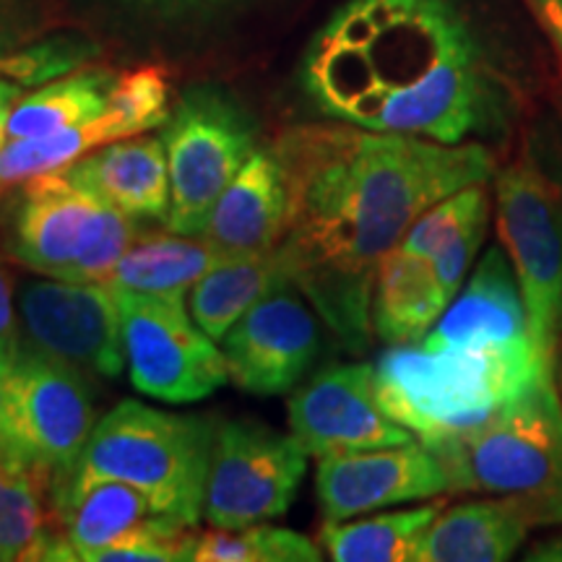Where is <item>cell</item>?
Here are the masks:
<instances>
[{"label": "cell", "mask_w": 562, "mask_h": 562, "mask_svg": "<svg viewBox=\"0 0 562 562\" xmlns=\"http://www.w3.org/2000/svg\"><path fill=\"white\" fill-rule=\"evenodd\" d=\"M290 195L279 258L328 331L351 351L372 341L378 266L427 209L490 182L484 140H440L326 121L284 131L271 144Z\"/></svg>", "instance_id": "obj_1"}, {"label": "cell", "mask_w": 562, "mask_h": 562, "mask_svg": "<svg viewBox=\"0 0 562 562\" xmlns=\"http://www.w3.org/2000/svg\"><path fill=\"white\" fill-rule=\"evenodd\" d=\"M300 87L326 121L463 144L521 108L467 0H347L307 42Z\"/></svg>", "instance_id": "obj_2"}, {"label": "cell", "mask_w": 562, "mask_h": 562, "mask_svg": "<svg viewBox=\"0 0 562 562\" xmlns=\"http://www.w3.org/2000/svg\"><path fill=\"white\" fill-rule=\"evenodd\" d=\"M375 378L385 412L435 446L487 425L558 375L531 339L508 256L490 248L430 331L383 351Z\"/></svg>", "instance_id": "obj_3"}, {"label": "cell", "mask_w": 562, "mask_h": 562, "mask_svg": "<svg viewBox=\"0 0 562 562\" xmlns=\"http://www.w3.org/2000/svg\"><path fill=\"white\" fill-rule=\"evenodd\" d=\"M214 438L216 427L206 417L125 398L97 422L70 474L131 484L159 513L195 526L203 518Z\"/></svg>", "instance_id": "obj_4"}, {"label": "cell", "mask_w": 562, "mask_h": 562, "mask_svg": "<svg viewBox=\"0 0 562 562\" xmlns=\"http://www.w3.org/2000/svg\"><path fill=\"white\" fill-rule=\"evenodd\" d=\"M5 193V250L40 277L108 284L138 237L136 220L83 191L63 170Z\"/></svg>", "instance_id": "obj_5"}, {"label": "cell", "mask_w": 562, "mask_h": 562, "mask_svg": "<svg viewBox=\"0 0 562 562\" xmlns=\"http://www.w3.org/2000/svg\"><path fill=\"white\" fill-rule=\"evenodd\" d=\"M495 224L521 292L531 339L558 375L562 344V180L529 133L495 172Z\"/></svg>", "instance_id": "obj_6"}, {"label": "cell", "mask_w": 562, "mask_h": 562, "mask_svg": "<svg viewBox=\"0 0 562 562\" xmlns=\"http://www.w3.org/2000/svg\"><path fill=\"white\" fill-rule=\"evenodd\" d=\"M456 495H529L562 508V393L544 378L501 417L427 446Z\"/></svg>", "instance_id": "obj_7"}, {"label": "cell", "mask_w": 562, "mask_h": 562, "mask_svg": "<svg viewBox=\"0 0 562 562\" xmlns=\"http://www.w3.org/2000/svg\"><path fill=\"white\" fill-rule=\"evenodd\" d=\"M170 165L172 206L165 227L201 235L216 201L258 149L243 104L216 83L188 87L159 128Z\"/></svg>", "instance_id": "obj_8"}, {"label": "cell", "mask_w": 562, "mask_h": 562, "mask_svg": "<svg viewBox=\"0 0 562 562\" xmlns=\"http://www.w3.org/2000/svg\"><path fill=\"white\" fill-rule=\"evenodd\" d=\"M133 389L165 404L203 402L229 381L224 351L193 321L186 300L117 290Z\"/></svg>", "instance_id": "obj_9"}, {"label": "cell", "mask_w": 562, "mask_h": 562, "mask_svg": "<svg viewBox=\"0 0 562 562\" xmlns=\"http://www.w3.org/2000/svg\"><path fill=\"white\" fill-rule=\"evenodd\" d=\"M307 472V453L294 435L252 419L216 427L203 521L214 529L271 521L292 508Z\"/></svg>", "instance_id": "obj_10"}, {"label": "cell", "mask_w": 562, "mask_h": 562, "mask_svg": "<svg viewBox=\"0 0 562 562\" xmlns=\"http://www.w3.org/2000/svg\"><path fill=\"white\" fill-rule=\"evenodd\" d=\"M24 341L87 378H117L125 370L121 302L112 284L42 277L19 290Z\"/></svg>", "instance_id": "obj_11"}, {"label": "cell", "mask_w": 562, "mask_h": 562, "mask_svg": "<svg viewBox=\"0 0 562 562\" xmlns=\"http://www.w3.org/2000/svg\"><path fill=\"white\" fill-rule=\"evenodd\" d=\"M11 391L32 472L53 490L74 472L100 422L89 378L24 341L11 362Z\"/></svg>", "instance_id": "obj_12"}, {"label": "cell", "mask_w": 562, "mask_h": 562, "mask_svg": "<svg viewBox=\"0 0 562 562\" xmlns=\"http://www.w3.org/2000/svg\"><path fill=\"white\" fill-rule=\"evenodd\" d=\"M321 318L292 281L266 294L222 339L229 381L256 396L300 385L318 360Z\"/></svg>", "instance_id": "obj_13"}, {"label": "cell", "mask_w": 562, "mask_h": 562, "mask_svg": "<svg viewBox=\"0 0 562 562\" xmlns=\"http://www.w3.org/2000/svg\"><path fill=\"white\" fill-rule=\"evenodd\" d=\"M290 432L313 459L417 440L385 412L375 364H339L318 372L290 398Z\"/></svg>", "instance_id": "obj_14"}, {"label": "cell", "mask_w": 562, "mask_h": 562, "mask_svg": "<svg viewBox=\"0 0 562 562\" xmlns=\"http://www.w3.org/2000/svg\"><path fill=\"white\" fill-rule=\"evenodd\" d=\"M448 492L442 463L422 440L321 456L315 497L323 521H347Z\"/></svg>", "instance_id": "obj_15"}, {"label": "cell", "mask_w": 562, "mask_h": 562, "mask_svg": "<svg viewBox=\"0 0 562 562\" xmlns=\"http://www.w3.org/2000/svg\"><path fill=\"white\" fill-rule=\"evenodd\" d=\"M562 526V508L544 497L476 495L442 508L419 547V562H505L533 529Z\"/></svg>", "instance_id": "obj_16"}, {"label": "cell", "mask_w": 562, "mask_h": 562, "mask_svg": "<svg viewBox=\"0 0 562 562\" xmlns=\"http://www.w3.org/2000/svg\"><path fill=\"white\" fill-rule=\"evenodd\" d=\"M50 501L66 542V562H94L112 544L180 521L154 508L140 490L108 476L70 474L50 490Z\"/></svg>", "instance_id": "obj_17"}, {"label": "cell", "mask_w": 562, "mask_h": 562, "mask_svg": "<svg viewBox=\"0 0 562 562\" xmlns=\"http://www.w3.org/2000/svg\"><path fill=\"white\" fill-rule=\"evenodd\" d=\"M76 186L131 220L167 222L172 206L170 165L161 136H128L83 154L66 170Z\"/></svg>", "instance_id": "obj_18"}, {"label": "cell", "mask_w": 562, "mask_h": 562, "mask_svg": "<svg viewBox=\"0 0 562 562\" xmlns=\"http://www.w3.org/2000/svg\"><path fill=\"white\" fill-rule=\"evenodd\" d=\"M290 216L281 161L271 146H258L216 201L201 237L227 256L277 250Z\"/></svg>", "instance_id": "obj_19"}, {"label": "cell", "mask_w": 562, "mask_h": 562, "mask_svg": "<svg viewBox=\"0 0 562 562\" xmlns=\"http://www.w3.org/2000/svg\"><path fill=\"white\" fill-rule=\"evenodd\" d=\"M451 300L430 258L396 245L378 266L372 284V334L385 347L419 341L440 321Z\"/></svg>", "instance_id": "obj_20"}, {"label": "cell", "mask_w": 562, "mask_h": 562, "mask_svg": "<svg viewBox=\"0 0 562 562\" xmlns=\"http://www.w3.org/2000/svg\"><path fill=\"white\" fill-rule=\"evenodd\" d=\"M490 211V182H474L427 209L404 235V248L430 258L451 297L459 294L487 237Z\"/></svg>", "instance_id": "obj_21"}, {"label": "cell", "mask_w": 562, "mask_h": 562, "mask_svg": "<svg viewBox=\"0 0 562 562\" xmlns=\"http://www.w3.org/2000/svg\"><path fill=\"white\" fill-rule=\"evenodd\" d=\"M224 258L227 252L214 248L201 235H180L172 229L154 235L138 232L108 284L117 290L188 300L195 281L206 277Z\"/></svg>", "instance_id": "obj_22"}, {"label": "cell", "mask_w": 562, "mask_h": 562, "mask_svg": "<svg viewBox=\"0 0 562 562\" xmlns=\"http://www.w3.org/2000/svg\"><path fill=\"white\" fill-rule=\"evenodd\" d=\"M284 281H290V277H286L279 250L227 256L206 277L195 281L188 294V311L211 339L222 341L258 300Z\"/></svg>", "instance_id": "obj_23"}, {"label": "cell", "mask_w": 562, "mask_h": 562, "mask_svg": "<svg viewBox=\"0 0 562 562\" xmlns=\"http://www.w3.org/2000/svg\"><path fill=\"white\" fill-rule=\"evenodd\" d=\"M446 501L417 508L323 521L321 547L334 562H419V547Z\"/></svg>", "instance_id": "obj_24"}, {"label": "cell", "mask_w": 562, "mask_h": 562, "mask_svg": "<svg viewBox=\"0 0 562 562\" xmlns=\"http://www.w3.org/2000/svg\"><path fill=\"white\" fill-rule=\"evenodd\" d=\"M117 76L121 74L110 68L83 66L74 74L24 91L13 104L5 133L9 138H30L94 121L108 110Z\"/></svg>", "instance_id": "obj_25"}, {"label": "cell", "mask_w": 562, "mask_h": 562, "mask_svg": "<svg viewBox=\"0 0 562 562\" xmlns=\"http://www.w3.org/2000/svg\"><path fill=\"white\" fill-rule=\"evenodd\" d=\"M47 484L0 461V550L11 560L66 562V542L45 505Z\"/></svg>", "instance_id": "obj_26"}, {"label": "cell", "mask_w": 562, "mask_h": 562, "mask_svg": "<svg viewBox=\"0 0 562 562\" xmlns=\"http://www.w3.org/2000/svg\"><path fill=\"white\" fill-rule=\"evenodd\" d=\"M323 547L305 533L271 524H250L240 529H214L195 533L191 562H318Z\"/></svg>", "instance_id": "obj_27"}, {"label": "cell", "mask_w": 562, "mask_h": 562, "mask_svg": "<svg viewBox=\"0 0 562 562\" xmlns=\"http://www.w3.org/2000/svg\"><path fill=\"white\" fill-rule=\"evenodd\" d=\"M100 55L94 40L76 32H47L19 47L0 50V79L19 83L21 89H37L42 83L74 74Z\"/></svg>", "instance_id": "obj_28"}, {"label": "cell", "mask_w": 562, "mask_h": 562, "mask_svg": "<svg viewBox=\"0 0 562 562\" xmlns=\"http://www.w3.org/2000/svg\"><path fill=\"white\" fill-rule=\"evenodd\" d=\"M53 30L47 0H0V50L19 47Z\"/></svg>", "instance_id": "obj_29"}, {"label": "cell", "mask_w": 562, "mask_h": 562, "mask_svg": "<svg viewBox=\"0 0 562 562\" xmlns=\"http://www.w3.org/2000/svg\"><path fill=\"white\" fill-rule=\"evenodd\" d=\"M0 461L9 463V467L24 469V472H32L30 456H26L24 440H21L19 432L16 409H13L11 362L3 360V357H0Z\"/></svg>", "instance_id": "obj_30"}, {"label": "cell", "mask_w": 562, "mask_h": 562, "mask_svg": "<svg viewBox=\"0 0 562 562\" xmlns=\"http://www.w3.org/2000/svg\"><path fill=\"white\" fill-rule=\"evenodd\" d=\"M123 3L159 21H186L220 13L229 5L243 3V0H123Z\"/></svg>", "instance_id": "obj_31"}, {"label": "cell", "mask_w": 562, "mask_h": 562, "mask_svg": "<svg viewBox=\"0 0 562 562\" xmlns=\"http://www.w3.org/2000/svg\"><path fill=\"white\" fill-rule=\"evenodd\" d=\"M21 347H24V334H21L19 307L13 302V277L0 258V357L13 362Z\"/></svg>", "instance_id": "obj_32"}, {"label": "cell", "mask_w": 562, "mask_h": 562, "mask_svg": "<svg viewBox=\"0 0 562 562\" xmlns=\"http://www.w3.org/2000/svg\"><path fill=\"white\" fill-rule=\"evenodd\" d=\"M524 9L550 45L562 81V0H524Z\"/></svg>", "instance_id": "obj_33"}, {"label": "cell", "mask_w": 562, "mask_h": 562, "mask_svg": "<svg viewBox=\"0 0 562 562\" xmlns=\"http://www.w3.org/2000/svg\"><path fill=\"white\" fill-rule=\"evenodd\" d=\"M26 89H21L19 83H13L9 79H0V149L9 140V133H5V125H9V115L13 110V104L19 102V97L24 94Z\"/></svg>", "instance_id": "obj_34"}, {"label": "cell", "mask_w": 562, "mask_h": 562, "mask_svg": "<svg viewBox=\"0 0 562 562\" xmlns=\"http://www.w3.org/2000/svg\"><path fill=\"white\" fill-rule=\"evenodd\" d=\"M524 560H542V562H562V533L542 542L531 544V550L524 554Z\"/></svg>", "instance_id": "obj_35"}, {"label": "cell", "mask_w": 562, "mask_h": 562, "mask_svg": "<svg viewBox=\"0 0 562 562\" xmlns=\"http://www.w3.org/2000/svg\"><path fill=\"white\" fill-rule=\"evenodd\" d=\"M554 115L562 123V91H558V97H554Z\"/></svg>", "instance_id": "obj_36"}, {"label": "cell", "mask_w": 562, "mask_h": 562, "mask_svg": "<svg viewBox=\"0 0 562 562\" xmlns=\"http://www.w3.org/2000/svg\"><path fill=\"white\" fill-rule=\"evenodd\" d=\"M558 383H560V393H562V344H560V357H558Z\"/></svg>", "instance_id": "obj_37"}, {"label": "cell", "mask_w": 562, "mask_h": 562, "mask_svg": "<svg viewBox=\"0 0 562 562\" xmlns=\"http://www.w3.org/2000/svg\"><path fill=\"white\" fill-rule=\"evenodd\" d=\"M0 562H11V558L3 550H0Z\"/></svg>", "instance_id": "obj_38"}]
</instances>
